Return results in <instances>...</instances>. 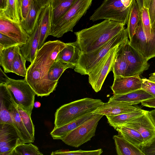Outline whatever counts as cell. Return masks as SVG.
<instances>
[{"label":"cell","instance_id":"obj_1","mask_svg":"<svg viewBox=\"0 0 155 155\" xmlns=\"http://www.w3.org/2000/svg\"><path fill=\"white\" fill-rule=\"evenodd\" d=\"M66 45L58 40L45 42L27 68L25 78L38 96H47L55 90L58 83L49 80L48 72L58 54Z\"/></svg>","mask_w":155,"mask_h":155},{"label":"cell","instance_id":"obj_2","mask_svg":"<svg viewBox=\"0 0 155 155\" xmlns=\"http://www.w3.org/2000/svg\"><path fill=\"white\" fill-rule=\"evenodd\" d=\"M124 25L104 20L74 33L82 53L92 51L103 45L125 29Z\"/></svg>","mask_w":155,"mask_h":155},{"label":"cell","instance_id":"obj_3","mask_svg":"<svg viewBox=\"0 0 155 155\" xmlns=\"http://www.w3.org/2000/svg\"><path fill=\"white\" fill-rule=\"evenodd\" d=\"M103 103L100 99L86 97L64 104L55 113L54 128L60 127L92 113Z\"/></svg>","mask_w":155,"mask_h":155},{"label":"cell","instance_id":"obj_4","mask_svg":"<svg viewBox=\"0 0 155 155\" xmlns=\"http://www.w3.org/2000/svg\"><path fill=\"white\" fill-rule=\"evenodd\" d=\"M128 38L127 29L125 28L96 49L88 53H81L74 71L82 75H88L111 49L125 41Z\"/></svg>","mask_w":155,"mask_h":155},{"label":"cell","instance_id":"obj_5","mask_svg":"<svg viewBox=\"0 0 155 155\" xmlns=\"http://www.w3.org/2000/svg\"><path fill=\"white\" fill-rule=\"evenodd\" d=\"M93 0H76L65 14L51 26L50 35L57 38L73 31V28L91 6Z\"/></svg>","mask_w":155,"mask_h":155},{"label":"cell","instance_id":"obj_6","mask_svg":"<svg viewBox=\"0 0 155 155\" xmlns=\"http://www.w3.org/2000/svg\"><path fill=\"white\" fill-rule=\"evenodd\" d=\"M131 6L125 7L120 0H104L90 16V20L94 21L104 19L125 25L127 24Z\"/></svg>","mask_w":155,"mask_h":155},{"label":"cell","instance_id":"obj_7","mask_svg":"<svg viewBox=\"0 0 155 155\" xmlns=\"http://www.w3.org/2000/svg\"><path fill=\"white\" fill-rule=\"evenodd\" d=\"M17 105L31 115L34 107L35 92L25 78H10L5 84Z\"/></svg>","mask_w":155,"mask_h":155},{"label":"cell","instance_id":"obj_8","mask_svg":"<svg viewBox=\"0 0 155 155\" xmlns=\"http://www.w3.org/2000/svg\"><path fill=\"white\" fill-rule=\"evenodd\" d=\"M104 116L95 114L92 117L69 132L61 140L66 144L78 147L95 135L98 123Z\"/></svg>","mask_w":155,"mask_h":155},{"label":"cell","instance_id":"obj_9","mask_svg":"<svg viewBox=\"0 0 155 155\" xmlns=\"http://www.w3.org/2000/svg\"><path fill=\"white\" fill-rule=\"evenodd\" d=\"M119 45L111 49L88 74L89 82L95 92H97L101 90L107 76L111 71Z\"/></svg>","mask_w":155,"mask_h":155},{"label":"cell","instance_id":"obj_10","mask_svg":"<svg viewBox=\"0 0 155 155\" xmlns=\"http://www.w3.org/2000/svg\"><path fill=\"white\" fill-rule=\"evenodd\" d=\"M118 51L137 75H140L149 69L148 61L131 45L128 38L119 46Z\"/></svg>","mask_w":155,"mask_h":155},{"label":"cell","instance_id":"obj_11","mask_svg":"<svg viewBox=\"0 0 155 155\" xmlns=\"http://www.w3.org/2000/svg\"><path fill=\"white\" fill-rule=\"evenodd\" d=\"M148 112L147 111L143 115L132 119L120 127H128L138 132L143 138V145L155 137V125Z\"/></svg>","mask_w":155,"mask_h":155},{"label":"cell","instance_id":"obj_12","mask_svg":"<svg viewBox=\"0 0 155 155\" xmlns=\"http://www.w3.org/2000/svg\"><path fill=\"white\" fill-rule=\"evenodd\" d=\"M21 143L13 125L0 124V155H10L14 148Z\"/></svg>","mask_w":155,"mask_h":155},{"label":"cell","instance_id":"obj_13","mask_svg":"<svg viewBox=\"0 0 155 155\" xmlns=\"http://www.w3.org/2000/svg\"><path fill=\"white\" fill-rule=\"evenodd\" d=\"M0 33L11 38L19 46L25 44L29 37L21 23L12 21L0 13Z\"/></svg>","mask_w":155,"mask_h":155},{"label":"cell","instance_id":"obj_14","mask_svg":"<svg viewBox=\"0 0 155 155\" xmlns=\"http://www.w3.org/2000/svg\"><path fill=\"white\" fill-rule=\"evenodd\" d=\"M134 103L111 101L103 104L92 113L103 116L117 115L137 110L140 108Z\"/></svg>","mask_w":155,"mask_h":155},{"label":"cell","instance_id":"obj_15","mask_svg":"<svg viewBox=\"0 0 155 155\" xmlns=\"http://www.w3.org/2000/svg\"><path fill=\"white\" fill-rule=\"evenodd\" d=\"M113 94H123L142 89L141 79L139 75L130 77L114 76L111 87Z\"/></svg>","mask_w":155,"mask_h":155},{"label":"cell","instance_id":"obj_16","mask_svg":"<svg viewBox=\"0 0 155 155\" xmlns=\"http://www.w3.org/2000/svg\"><path fill=\"white\" fill-rule=\"evenodd\" d=\"M40 32V25L38 21L34 30L29 35L26 43L19 46L21 53L26 60L31 63L35 58L38 50Z\"/></svg>","mask_w":155,"mask_h":155},{"label":"cell","instance_id":"obj_17","mask_svg":"<svg viewBox=\"0 0 155 155\" xmlns=\"http://www.w3.org/2000/svg\"><path fill=\"white\" fill-rule=\"evenodd\" d=\"M14 101L11 93L6 84L0 83V124L13 125L9 109L10 104Z\"/></svg>","mask_w":155,"mask_h":155},{"label":"cell","instance_id":"obj_18","mask_svg":"<svg viewBox=\"0 0 155 155\" xmlns=\"http://www.w3.org/2000/svg\"><path fill=\"white\" fill-rule=\"evenodd\" d=\"M9 111L11 115L12 124L22 143H33L32 139L26 129L21 117L17 109V105L14 101L9 107Z\"/></svg>","mask_w":155,"mask_h":155},{"label":"cell","instance_id":"obj_19","mask_svg":"<svg viewBox=\"0 0 155 155\" xmlns=\"http://www.w3.org/2000/svg\"><path fill=\"white\" fill-rule=\"evenodd\" d=\"M43 7L39 0H32L26 18L21 21L22 27L29 35L34 30Z\"/></svg>","mask_w":155,"mask_h":155},{"label":"cell","instance_id":"obj_20","mask_svg":"<svg viewBox=\"0 0 155 155\" xmlns=\"http://www.w3.org/2000/svg\"><path fill=\"white\" fill-rule=\"evenodd\" d=\"M51 8L50 3L43 8L38 21L40 25V38L38 50L45 43L47 37L50 35L51 27Z\"/></svg>","mask_w":155,"mask_h":155},{"label":"cell","instance_id":"obj_21","mask_svg":"<svg viewBox=\"0 0 155 155\" xmlns=\"http://www.w3.org/2000/svg\"><path fill=\"white\" fill-rule=\"evenodd\" d=\"M81 53L77 41L66 43V46L58 53L55 60H61L70 64L75 68Z\"/></svg>","mask_w":155,"mask_h":155},{"label":"cell","instance_id":"obj_22","mask_svg":"<svg viewBox=\"0 0 155 155\" xmlns=\"http://www.w3.org/2000/svg\"><path fill=\"white\" fill-rule=\"evenodd\" d=\"M95 114L91 113L63 126L54 128L50 134L54 139L62 140L69 132L92 117Z\"/></svg>","mask_w":155,"mask_h":155},{"label":"cell","instance_id":"obj_23","mask_svg":"<svg viewBox=\"0 0 155 155\" xmlns=\"http://www.w3.org/2000/svg\"><path fill=\"white\" fill-rule=\"evenodd\" d=\"M118 155H144L140 149L137 147L124 137L119 135L113 136Z\"/></svg>","mask_w":155,"mask_h":155},{"label":"cell","instance_id":"obj_24","mask_svg":"<svg viewBox=\"0 0 155 155\" xmlns=\"http://www.w3.org/2000/svg\"><path fill=\"white\" fill-rule=\"evenodd\" d=\"M153 97L144 90L141 89L123 94H113L109 101H114L133 103L138 104L144 100Z\"/></svg>","mask_w":155,"mask_h":155},{"label":"cell","instance_id":"obj_25","mask_svg":"<svg viewBox=\"0 0 155 155\" xmlns=\"http://www.w3.org/2000/svg\"><path fill=\"white\" fill-rule=\"evenodd\" d=\"M76 0H51V26L54 25L68 10Z\"/></svg>","mask_w":155,"mask_h":155},{"label":"cell","instance_id":"obj_26","mask_svg":"<svg viewBox=\"0 0 155 155\" xmlns=\"http://www.w3.org/2000/svg\"><path fill=\"white\" fill-rule=\"evenodd\" d=\"M111 71L113 73L114 76H138L133 71L126 60L118 50L112 67Z\"/></svg>","mask_w":155,"mask_h":155},{"label":"cell","instance_id":"obj_27","mask_svg":"<svg viewBox=\"0 0 155 155\" xmlns=\"http://www.w3.org/2000/svg\"><path fill=\"white\" fill-rule=\"evenodd\" d=\"M147 111L140 108L130 112L106 117L108 123L116 130L132 119L144 114Z\"/></svg>","mask_w":155,"mask_h":155},{"label":"cell","instance_id":"obj_28","mask_svg":"<svg viewBox=\"0 0 155 155\" xmlns=\"http://www.w3.org/2000/svg\"><path fill=\"white\" fill-rule=\"evenodd\" d=\"M18 45H15L0 50V65L5 73L12 72L13 61Z\"/></svg>","mask_w":155,"mask_h":155},{"label":"cell","instance_id":"obj_29","mask_svg":"<svg viewBox=\"0 0 155 155\" xmlns=\"http://www.w3.org/2000/svg\"><path fill=\"white\" fill-rule=\"evenodd\" d=\"M118 135L121 136L131 143L140 148L143 144V140L141 135L137 130L127 127H117L116 129Z\"/></svg>","mask_w":155,"mask_h":155},{"label":"cell","instance_id":"obj_30","mask_svg":"<svg viewBox=\"0 0 155 155\" xmlns=\"http://www.w3.org/2000/svg\"><path fill=\"white\" fill-rule=\"evenodd\" d=\"M140 19V15L138 4L135 0H134L127 24L130 40L132 39Z\"/></svg>","mask_w":155,"mask_h":155},{"label":"cell","instance_id":"obj_31","mask_svg":"<svg viewBox=\"0 0 155 155\" xmlns=\"http://www.w3.org/2000/svg\"><path fill=\"white\" fill-rule=\"evenodd\" d=\"M74 67L70 64L55 59L48 71V78L51 81L58 83L59 78L66 70L69 68L74 69Z\"/></svg>","mask_w":155,"mask_h":155},{"label":"cell","instance_id":"obj_32","mask_svg":"<svg viewBox=\"0 0 155 155\" xmlns=\"http://www.w3.org/2000/svg\"><path fill=\"white\" fill-rule=\"evenodd\" d=\"M0 13L12 21L21 23V19L18 0H8L6 9L4 11H0Z\"/></svg>","mask_w":155,"mask_h":155},{"label":"cell","instance_id":"obj_33","mask_svg":"<svg viewBox=\"0 0 155 155\" xmlns=\"http://www.w3.org/2000/svg\"><path fill=\"white\" fill-rule=\"evenodd\" d=\"M26 61L20 51L18 46L12 66V73L23 77H25L27 71L25 66Z\"/></svg>","mask_w":155,"mask_h":155},{"label":"cell","instance_id":"obj_34","mask_svg":"<svg viewBox=\"0 0 155 155\" xmlns=\"http://www.w3.org/2000/svg\"><path fill=\"white\" fill-rule=\"evenodd\" d=\"M42 155L36 146L31 143H21L18 145L10 155Z\"/></svg>","mask_w":155,"mask_h":155},{"label":"cell","instance_id":"obj_35","mask_svg":"<svg viewBox=\"0 0 155 155\" xmlns=\"http://www.w3.org/2000/svg\"><path fill=\"white\" fill-rule=\"evenodd\" d=\"M17 109L21 120L32 139L35 140V127L31 118V115L20 107Z\"/></svg>","mask_w":155,"mask_h":155},{"label":"cell","instance_id":"obj_36","mask_svg":"<svg viewBox=\"0 0 155 155\" xmlns=\"http://www.w3.org/2000/svg\"><path fill=\"white\" fill-rule=\"evenodd\" d=\"M103 152V150L101 149L92 150H80L73 151H64L58 150L53 151L51 155H100Z\"/></svg>","mask_w":155,"mask_h":155},{"label":"cell","instance_id":"obj_37","mask_svg":"<svg viewBox=\"0 0 155 155\" xmlns=\"http://www.w3.org/2000/svg\"><path fill=\"white\" fill-rule=\"evenodd\" d=\"M18 45L14 40L9 37L0 33V50L12 46Z\"/></svg>","mask_w":155,"mask_h":155},{"label":"cell","instance_id":"obj_38","mask_svg":"<svg viewBox=\"0 0 155 155\" xmlns=\"http://www.w3.org/2000/svg\"><path fill=\"white\" fill-rule=\"evenodd\" d=\"M142 89L155 97V82L147 78L141 79Z\"/></svg>","mask_w":155,"mask_h":155},{"label":"cell","instance_id":"obj_39","mask_svg":"<svg viewBox=\"0 0 155 155\" xmlns=\"http://www.w3.org/2000/svg\"><path fill=\"white\" fill-rule=\"evenodd\" d=\"M140 149L144 155H155V137Z\"/></svg>","mask_w":155,"mask_h":155},{"label":"cell","instance_id":"obj_40","mask_svg":"<svg viewBox=\"0 0 155 155\" xmlns=\"http://www.w3.org/2000/svg\"><path fill=\"white\" fill-rule=\"evenodd\" d=\"M32 0H21V21L26 18Z\"/></svg>","mask_w":155,"mask_h":155},{"label":"cell","instance_id":"obj_41","mask_svg":"<svg viewBox=\"0 0 155 155\" xmlns=\"http://www.w3.org/2000/svg\"><path fill=\"white\" fill-rule=\"evenodd\" d=\"M148 9L152 25L155 21V0H151Z\"/></svg>","mask_w":155,"mask_h":155},{"label":"cell","instance_id":"obj_42","mask_svg":"<svg viewBox=\"0 0 155 155\" xmlns=\"http://www.w3.org/2000/svg\"><path fill=\"white\" fill-rule=\"evenodd\" d=\"M141 103L143 106L155 108V97L144 100Z\"/></svg>","mask_w":155,"mask_h":155},{"label":"cell","instance_id":"obj_43","mask_svg":"<svg viewBox=\"0 0 155 155\" xmlns=\"http://www.w3.org/2000/svg\"><path fill=\"white\" fill-rule=\"evenodd\" d=\"M3 71L1 68L0 69V83L5 84L10 78L8 77Z\"/></svg>","mask_w":155,"mask_h":155},{"label":"cell","instance_id":"obj_44","mask_svg":"<svg viewBox=\"0 0 155 155\" xmlns=\"http://www.w3.org/2000/svg\"><path fill=\"white\" fill-rule=\"evenodd\" d=\"M8 0H0V11H4L6 8Z\"/></svg>","mask_w":155,"mask_h":155},{"label":"cell","instance_id":"obj_45","mask_svg":"<svg viewBox=\"0 0 155 155\" xmlns=\"http://www.w3.org/2000/svg\"><path fill=\"white\" fill-rule=\"evenodd\" d=\"M123 5L126 8H128L131 6L134 0H120Z\"/></svg>","mask_w":155,"mask_h":155},{"label":"cell","instance_id":"obj_46","mask_svg":"<svg viewBox=\"0 0 155 155\" xmlns=\"http://www.w3.org/2000/svg\"><path fill=\"white\" fill-rule=\"evenodd\" d=\"M149 114L155 125V109L148 112Z\"/></svg>","mask_w":155,"mask_h":155},{"label":"cell","instance_id":"obj_47","mask_svg":"<svg viewBox=\"0 0 155 155\" xmlns=\"http://www.w3.org/2000/svg\"><path fill=\"white\" fill-rule=\"evenodd\" d=\"M137 2L139 11L143 7V0H135Z\"/></svg>","mask_w":155,"mask_h":155},{"label":"cell","instance_id":"obj_48","mask_svg":"<svg viewBox=\"0 0 155 155\" xmlns=\"http://www.w3.org/2000/svg\"><path fill=\"white\" fill-rule=\"evenodd\" d=\"M43 7H45L50 3L51 0H39Z\"/></svg>","mask_w":155,"mask_h":155},{"label":"cell","instance_id":"obj_49","mask_svg":"<svg viewBox=\"0 0 155 155\" xmlns=\"http://www.w3.org/2000/svg\"><path fill=\"white\" fill-rule=\"evenodd\" d=\"M151 0H143V6L149 8Z\"/></svg>","mask_w":155,"mask_h":155},{"label":"cell","instance_id":"obj_50","mask_svg":"<svg viewBox=\"0 0 155 155\" xmlns=\"http://www.w3.org/2000/svg\"><path fill=\"white\" fill-rule=\"evenodd\" d=\"M148 80L151 81L155 82V72L150 75Z\"/></svg>","mask_w":155,"mask_h":155},{"label":"cell","instance_id":"obj_51","mask_svg":"<svg viewBox=\"0 0 155 155\" xmlns=\"http://www.w3.org/2000/svg\"><path fill=\"white\" fill-rule=\"evenodd\" d=\"M41 105L40 102L37 101L34 103V106L35 107L38 108L40 107Z\"/></svg>","mask_w":155,"mask_h":155},{"label":"cell","instance_id":"obj_52","mask_svg":"<svg viewBox=\"0 0 155 155\" xmlns=\"http://www.w3.org/2000/svg\"><path fill=\"white\" fill-rule=\"evenodd\" d=\"M18 5H19V11H20V17L21 19V0H18Z\"/></svg>","mask_w":155,"mask_h":155}]
</instances>
